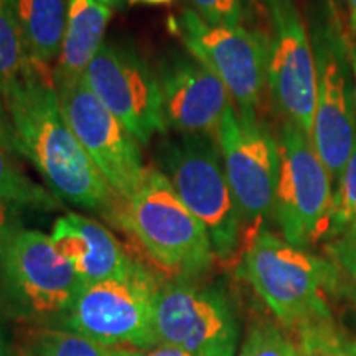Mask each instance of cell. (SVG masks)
<instances>
[{"instance_id": "cell-14", "label": "cell", "mask_w": 356, "mask_h": 356, "mask_svg": "<svg viewBox=\"0 0 356 356\" xmlns=\"http://www.w3.org/2000/svg\"><path fill=\"white\" fill-rule=\"evenodd\" d=\"M155 73L167 129L216 137L222 115L233 102L221 79L191 53L177 48L163 51Z\"/></svg>"}, {"instance_id": "cell-20", "label": "cell", "mask_w": 356, "mask_h": 356, "mask_svg": "<svg viewBox=\"0 0 356 356\" xmlns=\"http://www.w3.org/2000/svg\"><path fill=\"white\" fill-rule=\"evenodd\" d=\"M0 200L15 203L25 210L51 211L60 200L33 181L15 162V154L0 140Z\"/></svg>"}, {"instance_id": "cell-17", "label": "cell", "mask_w": 356, "mask_h": 356, "mask_svg": "<svg viewBox=\"0 0 356 356\" xmlns=\"http://www.w3.org/2000/svg\"><path fill=\"white\" fill-rule=\"evenodd\" d=\"M113 10L97 0H68L63 47L53 73L55 81L81 79L84 71L106 42Z\"/></svg>"}, {"instance_id": "cell-32", "label": "cell", "mask_w": 356, "mask_h": 356, "mask_svg": "<svg viewBox=\"0 0 356 356\" xmlns=\"http://www.w3.org/2000/svg\"><path fill=\"white\" fill-rule=\"evenodd\" d=\"M348 2V12H350V26L351 32L356 37V0H346Z\"/></svg>"}, {"instance_id": "cell-19", "label": "cell", "mask_w": 356, "mask_h": 356, "mask_svg": "<svg viewBox=\"0 0 356 356\" xmlns=\"http://www.w3.org/2000/svg\"><path fill=\"white\" fill-rule=\"evenodd\" d=\"M19 356H121L111 348L68 328L30 325L15 345Z\"/></svg>"}, {"instance_id": "cell-15", "label": "cell", "mask_w": 356, "mask_h": 356, "mask_svg": "<svg viewBox=\"0 0 356 356\" xmlns=\"http://www.w3.org/2000/svg\"><path fill=\"white\" fill-rule=\"evenodd\" d=\"M317 68V102L310 139L332 180L337 181L356 142V114L340 32L333 35L328 30L320 43Z\"/></svg>"}, {"instance_id": "cell-26", "label": "cell", "mask_w": 356, "mask_h": 356, "mask_svg": "<svg viewBox=\"0 0 356 356\" xmlns=\"http://www.w3.org/2000/svg\"><path fill=\"white\" fill-rule=\"evenodd\" d=\"M330 261L343 275L346 284L351 289L355 307H356V233L343 234L335 238L327 248Z\"/></svg>"}, {"instance_id": "cell-1", "label": "cell", "mask_w": 356, "mask_h": 356, "mask_svg": "<svg viewBox=\"0 0 356 356\" xmlns=\"http://www.w3.org/2000/svg\"><path fill=\"white\" fill-rule=\"evenodd\" d=\"M3 104L19 154L32 162L53 197L113 220L121 200L66 122L48 68L32 63Z\"/></svg>"}, {"instance_id": "cell-12", "label": "cell", "mask_w": 356, "mask_h": 356, "mask_svg": "<svg viewBox=\"0 0 356 356\" xmlns=\"http://www.w3.org/2000/svg\"><path fill=\"white\" fill-rule=\"evenodd\" d=\"M269 15L267 86L286 121L312 136L318 68L309 32L296 0H264Z\"/></svg>"}, {"instance_id": "cell-33", "label": "cell", "mask_w": 356, "mask_h": 356, "mask_svg": "<svg viewBox=\"0 0 356 356\" xmlns=\"http://www.w3.org/2000/svg\"><path fill=\"white\" fill-rule=\"evenodd\" d=\"M97 2L111 8V10H122L126 6V0H97Z\"/></svg>"}, {"instance_id": "cell-28", "label": "cell", "mask_w": 356, "mask_h": 356, "mask_svg": "<svg viewBox=\"0 0 356 356\" xmlns=\"http://www.w3.org/2000/svg\"><path fill=\"white\" fill-rule=\"evenodd\" d=\"M340 43L343 50L346 68H348V79L351 89V99H353V108L356 114V37L353 33L340 32Z\"/></svg>"}, {"instance_id": "cell-10", "label": "cell", "mask_w": 356, "mask_h": 356, "mask_svg": "<svg viewBox=\"0 0 356 356\" xmlns=\"http://www.w3.org/2000/svg\"><path fill=\"white\" fill-rule=\"evenodd\" d=\"M83 78L139 144L145 145L165 134L157 73L131 44L106 40Z\"/></svg>"}, {"instance_id": "cell-34", "label": "cell", "mask_w": 356, "mask_h": 356, "mask_svg": "<svg viewBox=\"0 0 356 356\" xmlns=\"http://www.w3.org/2000/svg\"><path fill=\"white\" fill-rule=\"evenodd\" d=\"M172 0H129V3H150V6H162V3H168Z\"/></svg>"}, {"instance_id": "cell-11", "label": "cell", "mask_w": 356, "mask_h": 356, "mask_svg": "<svg viewBox=\"0 0 356 356\" xmlns=\"http://www.w3.org/2000/svg\"><path fill=\"white\" fill-rule=\"evenodd\" d=\"M172 25L197 60L228 89L236 109L256 113L267 84V38L243 25H210L193 10L172 17Z\"/></svg>"}, {"instance_id": "cell-23", "label": "cell", "mask_w": 356, "mask_h": 356, "mask_svg": "<svg viewBox=\"0 0 356 356\" xmlns=\"http://www.w3.org/2000/svg\"><path fill=\"white\" fill-rule=\"evenodd\" d=\"M356 233V142L333 190L330 238Z\"/></svg>"}, {"instance_id": "cell-22", "label": "cell", "mask_w": 356, "mask_h": 356, "mask_svg": "<svg viewBox=\"0 0 356 356\" xmlns=\"http://www.w3.org/2000/svg\"><path fill=\"white\" fill-rule=\"evenodd\" d=\"M292 335L300 356H356V340L333 318L305 325Z\"/></svg>"}, {"instance_id": "cell-29", "label": "cell", "mask_w": 356, "mask_h": 356, "mask_svg": "<svg viewBox=\"0 0 356 356\" xmlns=\"http://www.w3.org/2000/svg\"><path fill=\"white\" fill-rule=\"evenodd\" d=\"M0 140H2L13 154L20 155L19 145H17V139H15V132H13L10 118H8L7 108L6 104H3L2 96H0Z\"/></svg>"}, {"instance_id": "cell-24", "label": "cell", "mask_w": 356, "mask_h": 356, "mask_svg": "<svg viewBox=\"0 0 356 356\" xmlns=\"http://www.w3.org/2000/svg\"><path fill=\"white\" fill-rule=\"evenodd\" d=\"M238 356H300V353L286 330L261 320L249 328Z\"/></svg>"}, {"instance_id": "cell-5", "label": "cell", "mask_w": 356, "mask_h": 356, "mask_svg": "<svg viewBox=\"0 0 356 356\" xmlns=\"http://www.w3.org/2000/svg\"><path fill=\"white\" fill-rule=\"evenodd\" d=\"M83 287L42 231L22 228L0 246V307L8 317L61 327Z\"/></svg>"}, {"instance_id": "cell-8", "label": "cell", "mask_w": 356, "mask_h": 356, "mask_svg": "<svg viewBox=\"0 0 356 356\" xmlns=\"http://www.w3.org/2000/svg\"><path fill=\"white\" fill-rule=\"evenodd\" d=\"M154 328L159 346L188 356H236L238 351L239 327L229 300L193 279L159 284Z\"/></svg>"}, {"instance_id": "cell-31", "label": "cell", "mask_w": 356, "mask_h": 356, "mask_svg": "<svg viewBox=\"0 0 356 356\" xmlns=\"http://www.w3.org/2000/svg\"><path fill=\"white\" fill-rule=\"evenodd\" d=\"M0 356H19L15 345L8 340L6 325H3L2 314H0Z\"/></svg>"}, {"instance_id": "cell-27", "label": "cell", "mask_w": 356, "mask_h": 356, "mask_svg": "<svg viewBox=\"0 0 356 356\" xmlns=\"http://www.w3.org/2000/svg\"><path fill=\"white\" fill-rule=\"evenodd\" d=\"M25 208L19 204L0 200V246L7 241L13 233L24 228Z\"/></svg>"}, {"instance_id": "cell-18", "label": "cell", "mask_w": 356, "mask_h": 356, "mask_svg": "<svg viewBox=\"0 0 356 356\" xmlns=\"http://www.w3.org/2000/svg\"><path fill=\"white\" fill-rule=\"evenodd\" d=\"M32 63L48 68L63 47L68 0H8Z\"/></svg>"}, {"instance_id": "cell-16", "label": "cell", "mask_w": 356, "mask_h": 356, "mask_svg": "<svg viewBox=\"0 0 356 356\" xmlns=\"http://www.w3.org/2000/svg\"><path fill=\"white\" fill-rule=\"evenodd\" d=\"M50 239L70 262L83 286L126 274L134 266L118 238L92 218L66 213L55 221Z\"/></svg>"}, {"instance_id": "cell-21", "label": "cell", "mask_w": 356, "mask_h": 356, "mask_svg": "<svg viewBox=\"0 0 356 356\" xmlns=\"http://www.w3.org/2000/svg\"><path fill=\"white\" fill-rule=\"evenodd\" d=\"M32 66L8 0H0V96L19 84Z\"/></svg>"}, {"instance_id": "cell-2", "label": "cell", "mask_w": 356, "mask_h": 356, "mask_svg": "<svg viewBox=\"0 0 356 356\" xmlns=\"http://www.w3.org/2000/svg\"><path fill=\"white\" fill-rule=\"evenodd\" d=\"M244 269L284 330L333 318L328 297L340 286V270L332 261L261 228L244 252Z\"/></svg>"}, {"instance_id": "cell-4", "label": "cell", "mask_w": 356, "mask_h": 356, "mask_svg": "<svg viewBox=\"0 0 356 356\" xmlns=\"http://www.w3.org/2000/svg\"><path fill=\"white\" fill-rule=\"evenodd\" d=\"M215 139L210 134L168 137L160 142L157 162L185 207L207 229L215 256L231 261L241 246L244 226Z\"/></svg>"}, {"instance_id": "cell-9", "label": "cell", "mask_w": 356, "mask_h": 356, "mask_svg": "<svg viewBox=\"0 0 356 356\" xmlns=\"http://www.w3.org/2000/svg\"><path fill=\"white\" fill-rule=\"evenodd\" d=\"M216 140L243 226L256 234L274 211L280 162L279 142L256 113H239L234 102L222 115Z\"/></svg>"}, {"instance_id": "cell-3", "label": "cell", "mask_w": 356, "mask_h": 356, "mask_svg": "<svg viewBox=\"0 0 356 356\" xmlns=\"http://www.w3.org/2000/svg\"><path fill=\"white\" fill-rule=\"evenodd\" d=\"M113 222L131 233L163 270L198 280L215 262L210 236L159 168H147L136 193L121 202Z\"/></svg>"}, {"instance_id": "cell-25", "label": "cell", "mask_w": 356, "mask_h": 356, "mask_svg": "<svg viewBox=\"0 0 356 356\" xmlns=\"http://www.w3.org/2000/svg\"><path fill=\"white\" fill-rule=\"evenodd\" d=\"M193 12L210 25H241L244 0H190Z\"/></svg>"}, {"instance_id": "cell-30", "label": "cell", "mask_w": 356, "mask_h": 356, "mask_svg": "<svg viewBox=\"0 0 356 356\" xmlns=\"http://www.w3.org/2000/svg\"><path fill=\"white\" fill-rule=\"evenodd\" d=\"M121 356H188L184 351L172 348V346H157L154 350H131V348H121Z\"/></svg>"}, {"instance_id": "cell-7", "label": "cell", "mask_w": 356, "mask_h": 356, "mask_svg": "<svg viewBox=\"0 0 356 356\" xmlns=\"http://www.w3.org/2000/svg\"><path fill=\"white\" fill-rule=\"evenodd\" d=\"M277 142L280 162L273 216L284 239L305 249L330 236L333 180L297 124L284 122Z\"/></svg>"}, {"instance_id": "cell-13", "label": "cell", "mask_w": 356, "mask_h": 356, "mask_svg": "<svg viewBox=\"0 0 356 356\" xmlns=\"http://www.w3.org/2000/svg\"><path fill=\"white\" fill-rule=\"evenodd\" d=\"M55 89L71 131L115 197L126 202L139 188L147 170L140 144L92 95L84 78L55 81Z\"/></svg>"}, {"instance_id": "cell-6", "label": "cell", "mask_w": 356, "mask_h": 356, "mask_svg": "<svg viewBox=\"0 0 356 356\" xmlns=\"http://www.w3.org/2000/svg\"><path fill=\"white\" fill-rule=\"evenodd\" d=\"M157 280L144 266L134 262L126 274L83 287L61 328L111 346L154 350Z\"/></svg>"}]
</instances>
